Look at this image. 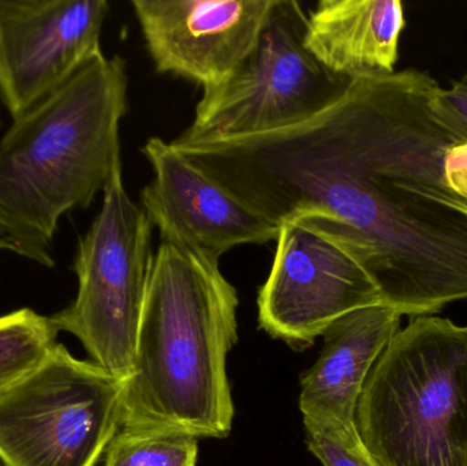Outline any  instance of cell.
Returning a JSON list of instances; mask_svg holds the SVG:
<instances>
[{
  "mask_svg": "<svg viewBox=\"0 0 467 466\" xmlns=\"http://www.w3.org/2000/svg\"><path fill=\"white\" fill-rule=\"evenodd\" d=\"M428 71L359 77L306 122L205 142L202 171L274 223L318 212L364 256L384 305L430 316L467 300V215L444 199L457 137L431 109Z\"/></svg>",
  "mask_w": 467,
  "mask_h": 466,
  "instance_id": "6da1fadb",
  "label": "cell"
},
{
  "mask_svg": "<svg viewBox=\"0 0 467 466\" xmlns=\"http://www.w3.org/2000/svg\"><path fill=\"white\" fill-rule=\"evenodd\" d=\"M238 295L219 263L161 241L152 257L122 426L226 438L234 402L227 356Z\"/></svg>",
  "mask_w": 467,
  "mask_h": 466,
  "instance_id": "7a4b0ae2",
  "label": "cell"
},
{
  "mask_svg": "<svg viewBox=\"0 0 467 466\" xmlns=\"http://www.w3.org/2000/svg\"><path fill=\"white\" fill-rule=\"evenodd\" d=\"M126 111L125 60L103 54L13 119L0 140V232L13 254L54 267L62 216L87 210L122 170Z\"/></svg>",
  "mask_w": 467,
  "mask_h": 466,
  "instance_id": "3957f363",
  "label": "cell"
},
{
  "mask_svg": "<svg viewBox=\"0 0 467 466\" xmlns=\"http://www.w3.org/2000/svg\"><path fill=\"white\" fill-rule=\"evenodd\" d=\"M356 424L381 466H467V326L411 317L373 366Z\"/></svg>",
  "mask_w": 467,
  "mask_h": 466,
  "instance_id": "277c9868",
  "label": "cell"
},
{
  "mask_svg": "<svg viewBox=\"0 0 467 466\" xmlns=\"http://www.w3.org/2000/svg\"><path fill=\"white\" fill-rule=\"evenodd\" d=\"M307 16L275 0L257 43L223 81L205 88L180 144L223 141L293 128L323 112L351 79L324 67L305 44Z\"/></svg>",
  "mask_w": 467,
  "mask_h": 466,
  "instance_id": "5b68a950",
  "label": "cell"
},
{
  "mask_svg": "<svg viewBox=\"0 0 467 466\" xmlns=\"http://www.w3.org/2000/svg\"><path fill=\"white\" fill-rule=\"evenodd\" d=\"M152 223L126 192L122 170L103 192V204L74 257L76 300L49 317L57 331L77 337L93 363L120 382L133 371L147 295Z\"/></svg>",
  "mask_w": 467,
  "mask_h": 466,
  "instance_id": "8992f818",
  "label": "cell"
},
{
  "mask_svg": "<svg viewBox=\"0 0 467 466\" xmlns=\"http://www.w3.org/2000/svg\"><path fill=\"white\" fill-rule=\"evenodd\" d=\"M125 383L57 344L0 394L5 466H96L122 426Z\"/></svg>",
  "mask_w": 467,
  "mask_h": 466,
  "instance_id": "52a82bcc",
  "label": "cell"
},
{
  "mask_svg": "<svg viewBox=\"0 0 467 466\" xmlns=\"http://www.w3.org/2000/svg\"><path fill=\"white\" fill-rule=\"evenodd\" d=\"M257 304L261 328L302 350L340 317L383 300L345 230L323 213L306 212L279 224L271 273Z\"/></svg>",
  "mask_w": 467,
  "mask_h": 466,
  "instance_id": "ba28073f",
  "label": "cell"
},
{
  "mask_svg": "<svg viewBox=\"0 0 467 466\" xmlns=\"http://www.w3.org/2000/svg\"><path fill=\"white\" fill-rule=\"evenodd\" d=\"M106 0H0V103L21 117L103 55Z\"/></svg>",
  "mask_w": 467,
  "mask_h": 466,
  "instance_id": "9c48e42d",
  "label": "cell"
},
{
  "mask_svg": "<svg viewBox=\"0 0 467 466\" xmlns=\"http://www.w3.org/2000/svg\"><path fill=\"white\" fill-rule=\"evenodd\" d=\"M142 152L153 180L142 189L141 207L163 243L219 263L236 246L276 241L279 224L230 193L171 142L152 137Z\"/></svg>",
  "mask_w": 467,
  "mask_h": 466,
  "instance_id": "30bf717a",
  "label": "cell"
},
{
  "mask_svg": "<svg viewBox=\"0 0 467 466\" xmlns=\"http://www.w3.org/2000/svg\"><path fill=\"white\" fill-rule=\"evenodd\" d=\"M275 0H133L159 73L211 88L257 43Z\"/></svg>",
  "mask_w": 467,
  "mask_h": 466,
  "instance_id": "8fae6325",
  "label": "cell"
},
{
  "mask_svg": "<svg viewBox=\"0 0 467 466\" xmlns=\"http://www.w3.org/2000/svg\"><path fill=\"white\" fill-rule=\"evenodd\" d=\"M400 317L394 308L380 304L351 312L327 328L320 357L301 378L299 409L305 427H357L365 382L400 330Z\"/></svg>",
  "mask_w": 467,
  "mask_h": 466,
  "instance_id": "7c38bea8",
  "label": "cell"
},
{
  "mask_svg": "<svg viewBox=\"0 0 467 466\" xmlns=\"http://www.w3.org/2000/svg\"><path fill=\"white\" fill-rule=\"evenodd\" d=\"M406 26L400 0H321L307 16L305 44L345 78L395 73Z\"/></svg>",
  "mask_w": 467,
  "mask_h": 466,
  "instance_id": "4fadbf2b",
  "label": "cell"
},
{
  "mask_svg": "<svg viewBox=\"0 0 467 466\" xmlns=\"http://www.w3.org/2000/svg\"><path fill=\"white\" fill-rule=\"evenodd\" d=\"M57 333L49 317L33 309L0 316V394L46 360L57 345Z\"/></svg>",
  "mask_w": 467,
  "mask_h": 466,
  "instance_id": "5bb4252c",
  "label": "cell"
},
{
  "mask_svg": "<svg viewBox=\"0 0 467 466\" xmlns=\"http://www.w3.org/2000/svg\"><path fill=\"white\" fill-rule=\"evenodd\" d=\"M197 457L199 440L191 435L119 430L104 466H196Z\"/></svg>",
  "mask_w": 467,
  "mask_h": 466,
  "instance_id": "9a60e30c",
  "label": "cell"
},
{
  "mask_svg": "<svg viewBox=\"0 0 467 466\" xmlns=\"http://www.w3.org/2000/svg\"><path fill=\"white\" fill-rule=\"evenodd\" d=\"M309 450L324 466H381L359 438L357 427L318 430L305 427Z\"/></svg>",
  "mask_w": 467,
  "mask_h": 466,
  "instance_id": "2e32d148",
  "label": "cell"
},
{
  "mask_svg": "<svg viewBox=\"0 0 467 466\" xmlns=\"http://www.w3.org/2000/svg\"><path fill=\"white\" fill-rule=\"evenodd\" d=\"M435 119L460 141H467V74L452 81L451 87L441 88L431 100Z\"/></svg>",
  "mask_w": 467,
  "mask_h": 466,
  "instance_id": "e0dca14e",
  "label": "cell"
},
{
  "mask_svg": "<svg viewBox=\"0 0 467 466\" xmlns=\"http://www.w3.org/2000/svg\"><path fill=\"white\" fill-rule=\"evenodd\" d=\"M443 180L452 193L467 200V141L455 142L444 153Z\"/></svg>",
  "mask_w": 467,
  "mask_h": 466,
  "instance_id": "ac0fdd59",
  "label": "cell"
},
{
  "mask_svg": "<svg viewBox=\"0 0 467 466\" xmlns=\"http://www.w3.org/2000/svg\"><path fill=\"white\" fill-rule=\"evenodd\" d=\"M443 194L444 199H446V202H449V204H451L452 207L457 208V210H460L461 212H463L465 215H467V200L461 199V197H458L457 194L452 193L449 188L444 189Z\"/></svg>",
  "mask_w": 467,
  "mask_h": 466,
  "instance_id": "d6986e66",
  "label": "cell"
},
{
  "mask_svg": "<svg viewBox=\"0 0 467 466\" xmlns=\"http://www.w3.org/2000/svg\"><path fill=\"white\" fill-rule=\"evenodd\" d=\"M0 251L13 252V245L2 232H0Z\"/></svg>",
  "mask_w": 467,
  "mask_h": 466,
  "instance_id": "ffe728a7",
  "label": "cell"
},
{
  "mask_svg": "<svg viewBox=\"0 0 467 466\" xmlns=\"http://www.w3.org/2000/svg\"><path fill=\"white\" fill-rule=\"evenodd\" d=\"M0 126H2V120H0Z\"/></svg>",
  "mask_w": 467,
  "mask_h": 466,
  "instance_id": "44dd1931",
  "label": "cell"
},
{
  "mask_svg": "<svg viewBox=\"0 0 467 466\" xmlns=\"http://www.w3.org/2000/svg\"><path fill=\"white\" fill-rule=\"evenodd\" d=\"M0 466H2V465H0Z\"/></svg>",
  "mask_w": 467,
  "mask_h": 466,
  "instance_id": "7402d4cb",
  "label": "cell"
}]
</instances>
